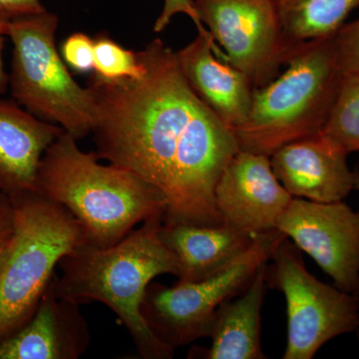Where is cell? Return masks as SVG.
<instances>
[{
	"label": "cell",
	"instance_id": "cell-1",
	"mask_svg": "<svg viewBox=\"0 0 359 359\" xmlns=\"http://www.w3.org/2000/svg\"><path fill=\"white\" fill-rule=\"evenodd\" d=\"M137 54L140 77L109 81L92 73L87 81L97 156L164 195L165 224H223L215 190L240 151L233 132L191 88L176 52L162 39Z\"/></svg>",
	"mask_w": 359,
	"mask_h": 359
},
{
	"label": "cell",
	"instance_id": "cell-2",
	"mask_svg": "<svg viewBox=\"0 0 359 359\" xmlns=\"http://www.w3.org/2000/svg\"><path fill=\"white\" fill-rule=\"evenodd\" d=\"M164 215L153 217L117 244L98 248L83 243L58 264L52 289L77 304L98 302L116 314L144 359L173 358L153 334L141 313L146 290L156 276L179 275V263L160 236Z\"/></svg>",
	"mask_w": 359,
	"mask_h": 359
},
{
	"label": "cell",
	"instance_id": "cell-3",
	"mask_svg": "<svg viewBox=\"0 0 359 359\" xmlns=\"http://www.w3.org/2000/svg\"><path fill=\"white\" fill-rule=\"evenodd\" d=\"M63 132L40 161L36 192L65 207L83 229L87 243L108 248L138 224L165 215L164 195L138 175L101 164L95 152L78 147Z\"/></svg>",
	"mask_w": 359,
	"mask_h": 359
},
{
	"label": "cell",
	"instance_id": "cell-4",
	"mask_svg": "<svg viewBox=\"0 0 359 359\" xmlns=\"http://www.w3.org/2000/svg\"><path fill=\"white\" fill-rule=\"evenodd\" d=\"M334 35L297 45L287 70L254 90L249 115L233 131L240 150L271 157L321 132L344 75Z\"/></svg>",
	"mask_w": 359,
	"mask_h": 359
},
{
	"label": "cell",
	"instance_id": "cell-5",
	"mask_svg": "<svg viewBox=\"0 0 359 359\" xmlns=\"http://www.w3.org/2000/svg\"><path fill=\"white\" fill-rule=\"evenodd\" d=\"M8 198L13 231L0 273V341L32 320L61 259L87 242L79 222L36 191Z\"/></svg>",
	"mask_w": 359,
	"mask_h": 359
},
{
	"label": "cell",
	"instance_id": "cell-6",
	"mask_svg": "<svg viewBox=\"0 0 359 359\" xmlns=\"http://www.w3.org/2000/svg\"><path fill=\"white\" fill-rule=\"evenodd\" d=\"M58 22L57 15L47 9L9 21V90L21 107L79 141L91 135L95 104L88 87L75 81L57 50Z\"/></svg>",
	"mask_w": 359,
	"mask_h": 359
},
{
	"label": "cell",
	"instance_id": "cell-7",
	"mask_svg": "<svg viewBox=\"0 0 359 359\" xmlns=\"http://www.w3.org/2000/svg\"><path fill=\"white\" fill-rule=\"evenodd\" d=\"M283 236L278 230L257 236L235 263L200 282H177L171 287L151 283L141 306L151 332L172 351L209 337L219 306L242 294Z\"/></svg>",
	"mask_w": 359,
	"mask_h": 359
},
{
	"label": "cell",
	"instance_id": "cell-8",
	"mask_svg": "<svg viewBox=\"0 0 359 359\" xmlns=\"http://www.w3.org/2000/svg\"><path fill=\"white\" fill-rule=\"evenodd\" d=\"M266 264L268 287L287 302V340L283 359H311L330 340L353 334L359 304L348 292L320 282L306 269L302 252L283 236Z\"/></svg>",
	"mask_w": 359,
	"mask_h": 359
},
{
	"label": "cell",
	"instance_id": "cell-9",
	"mask_svg": "<svg viewBox=\"0 0 359 359\" xmlns=\"http://www.w3.org/2000/svg\"><path fill=\"white\" fill-rule=\"evenodd\" d=\"M202 25L254 88L273 81L297 45L287 41L273 0H193Z\"/></svg>",
	"mask_w": 359,
	"mask_h": 359
},
{
	"label": "cell",
	"instance_id": "cell-10",
	"mask_svg": "<svg viewBox=\"0 0 359 359\" xmlns=\"http://www.w3.org/2000/svg\"><path fill=\"white\" fill-rule=\"evenodd\" d=\"M282 233L353 295L359 290V211L344 201L313 202L292 198L278 222Z\"/></svg>",
	"mask_w": 359,
	"mask_h": 359
},
{
	"label": "cell",
	"instance_id": "cell-11",
	"mask_svg": "<svg viewBox=\"0 0 359 359\" xmlns=\"http://www.w3.org/2000/svg\"><path fill=\"white\" fill-rule=\"evenodd\" d=\"M215 198L223 224L263 235L276 231L294 197L276 178L269 156L240 150L219 177Z\"/></svg>",
	"mask_w": 359,
	"mask_h": 359
},
{
	"label": "cell",
	"instance_id": "cell-12",
	"mask_svg": "<svg viewBox=\"0 0 359 359\" xmlns=\"http://www.w3.org/2000/svg\"><path fill=\"white\" fill-rule=\"evenodd\" d=\"M348 153L320 133L292 142L269 157L276 178L294 198L340 202L356 191L359 171L347 165Z\"/></svg>",
	"mask_w": 359,
	"mask_h": 359
},
{
	"label": "cell",
	"instance_id": "cell-13",
	"mask_svg": "<svg viewBox=\"0 0 359 359\" xmlns=\"http://www.w3.org/2000/svg\"><path fill=\"white\" fill-rule=\"evenodd\" d=\"M176 54L191 88L233 134L252 106L255 88L249 78L226 62L210 32H198Z\"/></svg>",
	"mask_w": 359,
	"mask_h": 359
},
{
	"label": "cell",
	"instance_id": "cell-14",
	"mask_svg": "<svg viewBox=\"0 0 359 359\" xmlns=\"http://www.w3.org/2000/svg\"><path fill=\"white\" fill-rule=\"evenodd\" d=\"M89 344L79 304L56 297L51 280L32 320L0 341V359H78Z\"/></svg>",
	"mask_w": 359,
	"mask_h": 359
},
{
	"label": "cell",
	"instance_id": "cell-15",
	"mask_svg": "<svg viewBox=\"0 0 359 359\" xmlns=\"http://www.w3.org/2000/svg\"><path fill=\"white\" fill-rule=\"evenodd\" d=\"M63 132L13 99H0V193L13 197L34 192L40 161Z\"/></svg>",
	"mask_w": 359,
	"mask_h": 359
},
{
	"label": "cell",
	"instance_id": "cell-16",
	"mask_svg": "<svg viewBox=\"0 0 359 359\" xmlns=\"http://www.w3.org/2000/svg\"><path fill=\"white\" fill-rule=\"evenodd\" d=\"M161 238L179 263L178 282H200L215 276L240 259L259 235L228 226L165 224Z\"/></svg>",
	"mask_w": 359,
	"mask_h": 359
},
{
	"label": "cell",
	"instance_id": "cell-17",
	"mask_svg": "<svg viewBox=\"0 0 359 359\" xmlns=\"http://www.w3.org/2000/svg\"><path fill=\"white\" fill-rule=\"evenodd\" d=\"M266 264L257 269L237 299L223 302L212 321L208 359H264L261 344V311L266 294Z\"/></svg>",
	"mask_w": 359,
	"mask_h": 359
},
{
	"label": "cell",
	"instance_id": "cell-18",
	"mask_svg": "<svg viewBox=\"0 0 359 359\" xmlns=\"http://www.w3.org/2000/svg\"><path fill=\"white\" fill-rule=\"evenodd\" d=\"M283 34L292 45L332 36L359 0H273Z\"/></svg>",
	"mask_w": 359,
	"mask_h": 359
},
{
	"label": "cell",
	"instance_id": "cell-19",
	"mask_svg": "<svg viewBox=\"0 0 359 359\" xmlns=\"http://www.w3.org/2000/svg\"><path fill=\"white\" fill-rule=\"evenodd\" d=\"M321 133L348 154L359 152V74L344 73Z\"/></svg>",
	"mask_w": 359,
	"mask_h": 359
},
{
	"label": "cell",
	"instance_id": "cell-20",
	"mask_svg": "<svg viewBox=\"0 0 359 359\" xmlns=\"http://www.w3.org/2000/svg\"><path fill=\"white\" fill-rule=\"evenodd\" d=\"M144 65L137 51L124 48L106 33H100L94 39V69L97 76L102 79H135L143 74Z\"/></svg>",
	"mask_w": 359,
	"mask_h": 359
},
{
	"label": "cell",
	"instance_id": "cell-21",
	"mask_svg": "<svg viewBox=\"0 0 359 359\" xmlns=\"http://www.w3.org/2000/svg\"><path fill=\"white\" fill-rule=\"evenodd\" d=\"M61 56L65 65L78 74H87L94 69V39L83 32H75L65 40Z\"/></svg>",
	"mask_w": 359,
	"mask_h": 359
},
{
	"label": "cell",
	"instance_id": "cell-22",
	"mask_svg": "<svg viewBox=\"0 0 359 359\" xmlns=\"http://www.w3.org/2000/svg\"><path fill=\"white\" fill-rule=\"evenodd\" d=\"M334 41L344 72L359 74V20L342 26Z\"/></svg>",
	"mask_w": 359,
	"mask_h": 359
},
{
	"label": "cell",
	"instance_id": "cell-23",
	"mask_svg": "<svg viewBox=\"0 0 359 359\" xmlns=\"http://www.w3.org/2000/svg\"><path fill=\"white\" fill-rule=\"evenodd\" d=\"M178 14H185L188 16L197 27L198 32L209 33L199 20L193 0H164L162 13L156 20L154 32L159 33L166 29L168 25L171 23L172 18Z\"/></svg>",
	"mask_w": 359,
	"mask_h": 359
},
{
	"label": "cell",
	"instance_id": "cell-24",
	"mask_svg": "<svg viewBox=\"0 0 359 359\" xmlns=\"http://www.w3.org/2000/svg\"><path fill=\"white\" fill-rule=\"evenodd\" d=\"M41 0H0V14L9 20L43 13Z\"/></svg>",
	"mask_w": 359,
	"mask_h": 359
},
{
	"label": "cell",
	"instance_id": "cell-25",
	"mask_svg": "<svg viewBox=\"0 0 359 359\" xmlns=\"http://www.w3.org/2000/svg\"><path fill=\"white\" fill-rule=\"evenodd\" d=\"M13 231V205L7 196H0V243L11 237Z\"/></svg>",
	"mask_w": 359,
	"mask_h": 359
},
{
	"label": "cell",
	"instance_id": "cell-26",
	"mask_svg": "<svg viewBox=\"0 0 359 359\" xmlns=\"http://www.w3.org/2000/svg\"><path fill=\"white\" fill-rule=\"evenodd\" d=\"M9 18L0 14V99L9 89V75L7 74L4 62V47L7 29H8Z\"/></svg>",
	"mask_w": 359,
	"mask_h": 359
},
{
	"label": "cell",
	"instance_id": "cell-27",
	"mask_svg": "<svg viewBox=\"0 0 359 359\" xmlns=\"http://www.w3.org/2000/svg\"><path fill=\"white\" fill-rule=\"evenodd\" d=\"M11 237L7 238L4 242L0 243V273H1L7 256H8L9 250H11Z\"/></svg>",
	"mask_w": 359,
	"mask_h": 359
},
{
	"label": "cell",
	"instance_id": "cell-28",
	"mask_svg": "<svg viewBox=\"0 0 359 359\" xmlns=\"http://www.w3.org/2000/svg\"><path fill=\"white\" fill-rule=\"evenodd\" d=\"M356 191H358V192H359V179H358V186H356ZM354 297H355V299H358V302L359 304V290H358V292H356V294H354ZM355 334H356V337H358V342H359V325H358V330H356Z\"/></svg>",
	"mask_w": 359,
	"mask_h": 359
},
{
	"label": "cell",
	"instance_id": "cell-29",
	"mask_svg": "<svg viewBox=\"0 0 359 359\" xmlns=\"http://www.w3.org/2000/svg\"><path fill=\"white\" fill-rule=\"evenodd\" d=\"M0 196H1V193H0Z\"/></svg>",
	"mask_w": 359,
	"mask_h": 359
}]
</instances>
